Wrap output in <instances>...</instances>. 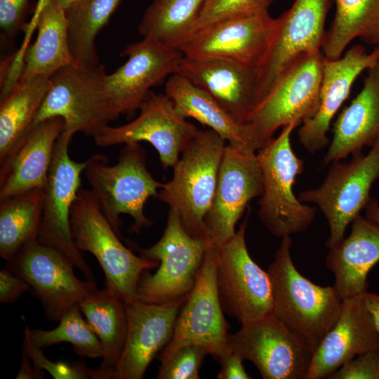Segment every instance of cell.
<instances>
[{
  "label": "cell",
  "mask_w": 379,
  "mask_h": 379,
  "mask_svg": "<svg viewBox=\"0 0 379 379\" xmlns=\"http://www.w3.org/2000/svg\"><path fill=\"white\" fill-rule=\"evenodd\" d=\"M290 236L282 237L267 268L272 286V313L314 352L338 321L343 299L334 286L312 282L296 269Z\"/></svg>",
  "instance_id": "cell-1"
},
{
  "label": "cell",
  "mask_w": 379,
  "mask_h": 379,
  "mask_svg": "<svg viewBox=\"0 0 379 379\" xmlns=\"http://www.w3.org/2000/svg\"><path fill=\"white\" fill-rule=\"evenodd\" d=\"M146 156L139 142H132L123 147L113 166L107 165L103 154H94L87 159L84 173L91 191L119 237L121 214L133 218L131 232L139 233L153 224L145 215V204L149 198L158 197L164 183L154 179L148 171Z\"/></svg>",
  "instance_id": "cell-2"
},
{
  "label": "cell",
  "mask_w": 379,
  "mask_h": 379,
  "mask_svg": "<svg viewBox=\"0 0 379 379\" xmlns=\"http://www.w3.org/2000/svg\"><path fill=\"white\" fill-rule=\"evenodd\" d=\"M225 140L214 131L198 130L164 183L158 197L180 216L192 237L208 244L204 218L214 197Z\"/></svg>",
  "instance_id": "cell-3"
},
{
  "label": "cell",
  "mask_w": 379,
  "mask_h": 379,
  "mask_svg": "<svg viewBox=\"0 0 379 379\" xmlns=\"http://www.w3.org/2000/svg\"><path fill=\"white\" fill-rule=\"evenodd\" d=\"M74 244L93 254L101 266L105 287L126 305L135 302L141 274L159 262L135 255L120 241L92 192L79 188L70 212Z\"/></svg>",
  "instance_id": "cell-4"
},
{
  "label": "cell",
  "mask_w": 379,
  "mask_h": 379,
  "mask_svg": "<svg viewBox=\"0 0 379 379\" xmlns=\"http://www.w3.org/2000/svg\"><path fill=\"white\" fill-rule=\"evenodd\" d=\"M300 124L282 127L280 134L257 150L262 178L258 216L276 237H284L305 231L313 222L317 208L303 204L293 193L304 161L295 154L291 143L293 131Z\"/></svg>",
  "instance_id": "cell-5"
},
{
  "label": "cell",
  "mask_w": 379,
  "mask_h": 379,
  "mask_svg": "<svg viewBox=\"0 0 379 379\" xmlns=\"http://www.w3.org/2000/svg\"><path fill=\"white\" fill-rule=\"evenodd\" d=\"M324 60L321 51L301 56L257 105L244 124L251 149L266 145L279 128L301 124L316 114Z\"/></svg>",
  "instance_id": "cell-6"
},
{
  "label": "cell",
  "mask_w": 379,
  "mask_h": 379,
  "mask_svg": "<svg viewBox=\"0 0 379 379\" xmlns=\"http://www.w3.org/2000/svg\"><path fill=\"white\" fill-rule=\"evenodd\" d=\"M207 244L190 235L178 213L170 209L161 239L149 248H137L140 255L159 262L154 274L147 270L141 274L138 300L163 304L186 298L196 284Z\"/></svg>",
  "instance_id": "cell-7"
},
{
  "label": "cell",
  "mask_w": 379,
  "mask_h": 379,
  "mask_svg": "<svg viewBox=\"0 0 379 379\" xmlns=\"http://www.w3.org/2000/svg\"><path fill=\"white\" fill-rule=\"evenodd\" d=\"M104 66L65 67L50 77V86L34 125L48 118L64 119L63 132L93 137L116 120L105 91ZM33 125V126H34Z\"/></svg>",
  "instance_id": "cell-8"
},
{
  "label": "cell",
  "mask_w": 379,
  "mask_h": 379,
  "mask_svg": "<svg viewBox=\"0 0 379 379\" xmlns=\"http://www.w3.org/2000/svg\"><path fill=\"white\" fill-rule=\"evenodd\" d=\"M320 186L300 192L301 202L313 203L323 213L329 226L328 248L344 237L347 227L365 209L370 191L379 178V141L366 154H353L348 162L331 163Z\"/></svg>",
  "instance_id": "cell-9"
},
{
  "label": "cell",
  "mask_w": 379,
  "mask_h": 379,
  "mask_svg": "<svg viewBox=\"0 0 379 379\" xmlns=\"http://www.w3.org/2000/svg\"><path fill=\"white\" fill-rule=\"evenodd\" d=\"M218 249L207 244L196 284L178 315L170 342L158 354L160 362L182 347L201 345L218 360L230 349L227 331L216 286Z\"/></svg>",
  "instance_id": "cell-10"
},
{
  "label": "cell",
  "mask_w": 379,
  "mask_h": 379,
  "mask_svg": "<svg viewBox=\"0 0 379 379\" xmlns=\"http://www.w3.org/2000/svg\"><path fill=\"white\" fill-rule=\"evenodd\" d=\"M333 3L334 0H295L276 18L272 41L257 68V105L299 58L321 51L326 17Z\"/></svg>",
  "instance_id": "cell-11"
},
{
  "label": "cell",
  "mask_w": 379,
  "mask_h": 379,
  "mask_svg": "<svg viewBox=\"0 0 379 379\" xmlns=\"http://www.w3.org/2000/svg\"><path fill=\"white\" fill-rule=\"evenodd\" d=\"M73 135L62 132L56 141L47 181L43 189L42 218L37 241L62 252L85 277L95 281L71 231L70 212L81 186L87 160L77 162L69 155Z\"/></svg>",
  "instance_id": "cell-12"
},
{
  "label": "cell",
  "mask_w": 379,
  "mask_h": 379,
  "mask_svg": "<svg viewBox=\"0 0 379 379\" xmlns=\"http://www.w3.org/2000/svg\"><path fill=\"white\" fill-rule=\"evenodd\" d=\"M248 216L234 236L218 250L216 286L223 312L241 324L272 312V286L267 271L251 257L246 244Z\"/></svg>",
  "instance_id": "cell-13"
},
{
  "label": "cell",
  "mask_w": 379,
  "mask_h": 379,
  "mask_svg": "<svg viewBox=\"0 0 379 379\" xmlns=\"http://www.w3.org/2000/svg\"><path fill=\"white\" fill-rule=\"evenodd\" d=\"M6 268L30 285L52 321H60L69 309L98 289L95 281L77 278L74 266L62 252L38 241L23 248Z\"/></svg>",
  "instance_id": "cell-14"
},
{
  "label": "cell",
  "mask_w": 379,
  "mask_h": 379,
  "mask_svg": "<svg viewBox=\"0 0 379 379\" xmlns=\"http://www.w3.org/2000/svg\"><path fill=\"white\" fill-rule=\"evenodd\" d=\"M230 349L252 362L264 379H307L314 351L271 312L227 334Z\"/></svg>",
  "instance_id": "cell-15"
},
{
  "label": "cell",
  "mask_w": 379,
  "mask_h": 379,
  "mask_svg": "<svg viewBox=\"0 0 379 379\" xmlns=\"http://www.w3.org/2000/svg\"><path fill=\"white\" fill-rule=\"evenodd\" d=\"M262 192V173L255 152L227 145L213 202L204 218L208 244L218 250L229 241L248 204Z\"/></svg>",
  "instance_id": "cell-16"
},
{
  "label": "cell",
  "mask_w": 379,
  "mask_h": 379,
  "mask_svg": "<svg viewBox=\"0 0 379 379\" xmlns=\"http://www.w3.org/2000/svg\"><path fill=\"white\" fill-rule=\"evenodd\" d=\"M140 114L119 126H107L93 138L97 145L108 147L145 141L157 151L162 167H173L198 128L175 111L165 93L149 91Z\"/></svg>",
  "instance_id": "cell-17"
},
{
  "label": "cell",
  "mask_w": 379,
  "mask_h": 379,
  "mask_svg": "<svg viewBox=\"0 0 379 379\" xmlns=\"http://www.w3.org/2000/svg\"><path fill=\"white\" fill-rule=\"evenodd\" d=\"M127 60L105 76V91L118 119L135 113L150 88L176 72L182 53L151 37L128 45L121 53Z\"/></svg>",
  "instance_id": "cell-18"
},
{
  "label": "cell",
  "mask_w": 379,
  "mask_h": 379,
  "mask_svg": "<svg viewBox=\"0 0 379 379\" xmlns=\"http://www.w3.org/2000/svg\"><path fill=\"white\" fill-rule=\"evenodd\" d=\"M276 25L277 19L268 11L221 19L199 29L179 50L188 58H225L257 69Z\"/></svg>",
  "instance_id": "cell-19"
},
{
  "label": "cell",
  "mask_w": 379,
  "mask_h": 379,
  "mask_svg": "<svg viewBox=\"0 0 379 379\" xmlns=\"http://www.w3.org/2000/svg\"><path fill=\"white\" fill-rule=\"evenodd\" d=\"M126 305L128 329L121 357L107 379H141L156 355L170 342L185 300Z\"/></svg>",
  "instance_id": "cell-20"
},
{
  "label": "cell",
  "mask_w": 379,
  "mask_h": 379,
  "mask_svg": "<svg viewBox=\"0 0 379 379\" xmlns=\"http://www.w3.org/2000/svg\"><path fill=\"white\" fill-rule=\"evenodd\" d=\"M378 60L379 46L368 53L361 44L352 46L338 59L325 58L319 109L298 131L299 141L307 152L314 154L329 144L331 122L348 98L354 81Z\"/></svg>",
  "instance_id": "cell-21"
},
{
  "label": "cell",
  "mask_w": 379,
  "mask_h": 379,
  "mask_svg": "<svg viewBox=\"0 0 379 379\" xmlns=\"http://www.w3.org/2000/svg\"><path fill=\"white\" fill-rule=\"evenodd\" d=\"M177 73L210 94L244 124L257 105V69L234 60L183 57Z\"/></svg>",
  "instance_id": "cell-22"
},
{
  "label": "cell",
  "mask_w": 379,
  "mask_h": 379,
  "mask_svg": "<svg viewBox=\"0 0 379 379\" xmlns=\"http://www.w3.org/2000/svg\"><path fill=\"white\" fill-rule=\"evenodd\" d=\"M379 349V334L362 295L343 299L340 317L314 352L307 379L328 378L355 357Z\"/></svg>",
  "instance_id": "cell-23"
},
{
  "label": "cell",
  "mask_w": 379,
  "mask_h": 379,
  "mask_svg": "<svg viewBox=\"0 0 379 379\" xmlns=\"http://www.w3.org/2000/svg\"><path fill=\"white\" fill-rule=\"evenodd\" d=\"M64 119L51 117L34 124L7 161L0 166V201L44 189Z\"/></svg>",
  "instance_id": "cell-24"
},
{
  "label": "cell",
  "mask_w": 379,
  "mask_h": 379,
  "mask_svg": "<svg viewBox=\"0 0 379 379\" xmlns=\"http://www.w3.org/2000/svg\"><path fill=\"white\" fill-rule=\"evenodd\" d=\"M333 132L324 165L361 152L379 141V60L367 69L361 91L338 115Z\"/></svg>",
  "instance_id": "cell-25"
},
{
  "label": "cell",
  "mask_w": 379,
  "mask_h": 379,
  "mask_svg": "<svg viewBox=\"0 0 379 379\" xmlns=\"http://www.w3.org/2000/svg\"><path fill=\"white\" fill-rule=\"evenodd\" d=\"M351 224L349 236L329 248L325 262L342 299L367 291L368 274L379 262V225L360 214Z\"/></svg>",
  "instance_id": "cell-26"
},
{
  "label": "cell",
  "mask_w": 379,
  "mask_h": 379,
  "mask_svg": "<svg viewBox=\"0 0 379 379\" xmlns=\"http://www.w3.org/2000/svg\"><path fill=\"white\" fill-rule=\"evenodd\" d=\"M79 307L102 347V361L98 368H88L89 378L107 379L124 347L128 329L126 304L105 287L87 295Z\"/></svg>",
  "instance_id": "cell-27"
},
{
  "label": "cell",
  "mask_w": 379,
  "mask_h": 379,
  "mask_svg": "<svg viewBox=\"0 0 379 379\" xmlns=\"http://www.w3.org/2000/svg\"><path fill=\"white\" fill-rule=\"evenodd\" d=\"M36 29V39L25 53L19 80L51 77L59 69L77 64L69 48L66 11L55 0L41 12Z\"/></svg>",
  "instance_id": "cell-28"
},
{
  "label": "cell",
  "mask_w": 379,
  "mask_h": 379,
  "mask_svg": "<svg viewBox=\"0 0 379 379\" xmlns=\"http://www.w3.org/2000/svg\"><path fill=\"white\" fill-rule=\"evenodd\" d=\"M164 93L182 117L194 119L216 132L231 145L251 149L244 125L210 94L182 75L175 72L169 76Z\"/></svg>",
  "instance_id": "cell-29"
},
{
  "label": "cell",
  "mask_w": 379,
  "mask_h": 379,
  "mask_svg": "<svg viewBox=\"0 0 379 379\" xmlns=\"http://www.w3.org/2000/svg\"><path fill=\"white\" fill-rule=\"evenodd\" d=\"M50 86V77L19 80L1 98L0 166H2L34 125Z\"/></svg>",
  "instance_id": "cell-30"
},
{
  "label": "cell",
  "mask_w": 379,
  "mask_h": 379,
  "mask_svg": "<svg viewBox=\"0 0 379 379\" xmlns=\"http://www.w3.org/2000/svg\"><path fill=\"white\" fill-rule=\"evenodd\" d=\"M335 11L326 31L321 52L338 59L355 38L379 46V0H334Z\"/></svg>",
  "instance_id": "cell-31"
},
{
  "label": "cell",
  "mask_w": 379,
  "mask_h": 379,
  "mask_svg": "<svg viewBox=\"0 0 379 379\" xmlns=\"http://www.w3.org/2000/svg\"><path fill=\"white\" fill-rule=\"evenodd\" d=\"M43 207V189L0 201V256L7 262L37 241Z\"/></svg>",
  "instance_id": "cell-32"
},
{
  "label": "cell",
  "mask_w": 379,
  "mask_h": 379,
  "mask_svg": "<svg viewBox=\"0 0 379 379\" xmlns=\"http://www.w3.org/2000/svg\"><path fill=\"white\" fill-rule=\"evenodd\" d=\"M205 1L152 0L139 24V34L179 49L192 36Z\"/></svg>",
  "instance_id": "cell-33"
},
{
  "label": "cell",
  "mask_w": 379,
  "mask_h": 379,
  "mask_svg": "<svg viewBox=\"0 0 379 379\" xmlns=\"http://www.w3.org/2000/svg\"><path fill=\"white\" fill-rule=\"evenodd\" d=\"M121 0H78L66 10L71 53L77 64L100 65L95 38Z\"/></svg>",
  "instance_id": "cell-34"
},
{
  "label": "cell",
  "mask_w": 379,
  "mask_h": 379,
  "mask_svg": "<svg viewBox=\"0 0 379 379\" xmlns=\"http://www.w3.org/2000/svg\"><path fill=\"white\" fill-rule=\"evenodd\" d=\"M81 313L79 305L72 307L60 319L59 325L52 330L30 329L27 326L31 341L41 349L69 343L81 358L102 357L101 343Z\"/></svg>",
  "instance_id": "cell-35"
},
{
  "label": "cell",
  "mask_w": 379,
  "mask_h": 379,
  "mask_svg": "<svg viewBox=\"0 0 379 379\" xmlns=\"http://www.w3.org/2000/svg\"><path fill=\"white\" fill-rule=\"evenodd\" d=\"M273 1L206 0L196 23L193 34L204 27L221 19L267 12Z\"/></svg>",
  "instance_id": "cell-36"
},
{
  "label": "cell",
  "mask_w": 379,
  "mask_h": 379,
  "mask_svg": "<svg viewBox=\"0 0 379 379\" xmlns=\"http://www.w3.org/2000/svg\"><path fill=\"white\" fill-rule=\"evenodd\" d=\"M208 349L201 345L182 347L161 362L158 379H199V368Z\"/></svg>",
  "instance_id": "cell-37"
},
{
  "label": "cell",
  "mask_w": 379,
  "mask_h": 379,
  "mask_svg": "<svg viewBox=\"0 0 379 379\" xmlns=\"http://www.w3.org/2000/svg\"><path fill=\"white\" fill-rule=\"evenodd\" d=\"M23 352L32 361L39 371H46L55 379H84L88 378V368L80 361L73 364L66 362H53L47 359L41 348L35 346L30 340L27 326H25Z\"/></svg>",
  "instance_id": "cell-38"
},
{
  "label": "cell",
  "mask_w": 379,
  "mask_h": 379,
  "mask_svg": "<svg viewBox=\"0 0 379 379\" xmlns=\"http://www.w3.org/2000/svg\"><path fill=\"white\" fill-rule=\"evenodd\" d=\"M327 378L379 379V349L355 357Z\"/></svg>",
  "instance_id": "cell-39"
},
{
  "label": "cell",
  "mask_w": 379,
  "mask_h": 379,
  "mask_svg": "<svg viewBox=\"0 0 379 379\" xmlns=\"http://www.w3.org/2000/svg\"><path fill=\"white\" fill-rule=\"evenodd\" d=\"M29 0H0V27L8 36L24 30L23 18Z\"/></svg>",
  "instance_id": "cell-40"
},
{
  "label": "cell",
  "mask_w": 379,
  "mask_h": 379,
  "mask_svg": "<svg viewBox=\"0 0 379 379\" xmlns=\"http://www.w3.org/2000/svg\"><path fill=\"white\" fill-rule=\"evenodd\" d=\"M32 291L30 285L7 268L0 271V302L14 303L23 293Z\"/></svg>",
  "instance_id": "cell-41"
},
{
  "label": "cell",
  "mask_w": 379,
  "mask_h": 379,
  "mask_svg": "<svg viewBox=\"0 0 379 379\" xmlns=\"http://www.w3.org/2000/svg\"><path fill=\"white\" fill-rule=\"evenodd\" d=\"M217 361L221 364L218 379H250L251 377L246 372L243 359L239 354L230 349Z\"/></svg>",
  "instance_id": "cell-42"
},
{
  "label": "cell",
  "mask_w": 379,
  "mask_h": 379,
  "mask_svg": "<svg viewBox=\"0 0 379 379\" xmlns=\"http://www.w3.org/2000/svg\"><path fill=\"white\" fill-rule=\"evenodd\" d=\"M51 0H38L35 9L34 11L32 17L30 21L25 25L24 28V37L22 42L19 49L14 53L13 55V62L14 65L18 66H21L22 65L23 57L25 53L30 44V39L32 36V34L34 30L36 29L37 22L39 18V16L45 8V7L50 3Z\"/></svg>",
  "instance_id": "cell-43"
},
{
  "label": "cell",
  "mask_w": 379,
  "mask_h": 379,
  "mask_svg": "<svg viewBox=\"0 0 379 379\" xmlns=\"http://www.w3.org/2000/svg\"><path fill=\"white\" fill-rule=\"evenodd\" d=\"M44 371H39L34 366L31 365V359L24 352L20 363V367L17 374L16 379H39L44 376Z\"/></svg>",
  "instance_id": "cell-44"
},
{
  "label": "cell",
  "mask_w": 379,
  "mask_h": 379,
  "mask_svg": "<svg viewBox=\"0 0 379 379\" xmlns=\"http://www.w3.org/2000/svg\"><path fill=\"white\" fill-rule=\"evenodd\" d=\"M362 298L379 334V295L366 291Z\"/></svg>",
  "instance_id": "cell-45"
},
{
  "label": "cell",
  "mask_w": 379,
  "mask_h": 379,
  "mask_svg": "<svg viewBox=\"0 0 379 379\" xmlns=\"http://www.w3.org/2000/svg\"><path fill=\"white\" fill-rule=\"evenodd\" d=\"M364 210L366 218L379 225V203L375 197H371Z\"/></svg>",
  "instance_id": "cell-46"
},
{
  "label": "cell",
  "mask_w": 379,
  "mask_h": 379,
  "mask_svg": "<svg viewBox=\"0 0 379 379\" xmlns=\"http://www.w3.org/2000/svg\"><path fill=\"white\" fill-rule=\"evenodd\" d=\"M78 0H55L65 11L74 5Z\"/></svg>",
  "instance_id": "cell-47"
}]
</instances>
